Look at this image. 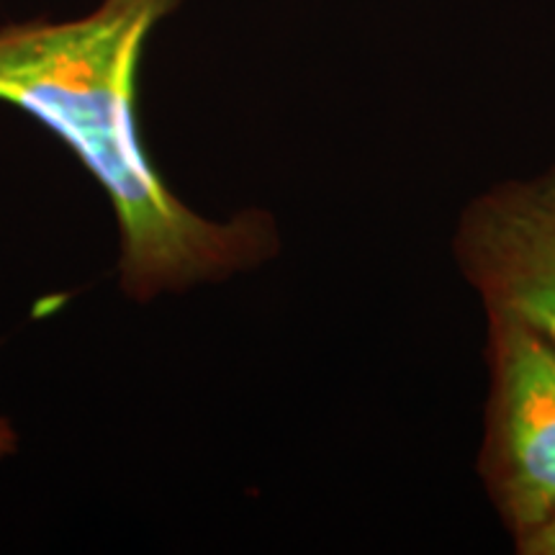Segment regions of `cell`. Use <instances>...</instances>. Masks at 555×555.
Masks as SVG:
<instances>
[{
	"instance_id": "1",
	"label": "cell",
	"mask_w": 555,
	"mask_h": 555,
	"mask_svg": "<svg viewBox=\"0 0 555 555\" xmlns=\"http://www.w3.org/2000/svg\"><path fill=\"white\" fill-rule=\"evenodd\" d=\"M180 0H103L75 21L0 29V101L50 129L99 180L121 234L124 294L152 301L247 273L281 249L260 208L214 221L168 189L137 124V73L152 29Z\"/></svg>"
},
{
	"instance_id": "2",
	"label": "cell",
	"mask_w": 555,
	"mask_h": 555,
	"mask_svg": "<svg viewBox=\"0 0 555 555\" xmlns=\"http://www.w3.org/2000/svg\"><path fill=\"white\" fill-rule=\"evenodd\" d=\"M486 367L476 470L517 543L555 517V343L522 319L489 311Z\"/></svg>"
},
{
	"instance_id": "3",
	"label": "cell",
	"mask_w": 555,
	"mask_h": 555,
	"mask_svg": "<svg viewBox=\"0 0 555 555\" xmlns=\"http://www.w3.org/2000/svg\"><path fill=\"white\" fill-rule=\"evenodd\" d=\"M453 258L486 314H512L555 343V165L504 178L463 206Z\"/></svg>"
},
{
	"instance_id": "4",
	"label": "cell",
	"mask_w": 555,
	"mask_h": 555,
	"mask_svg": "<svg viewBox=\"0 0 555 555\" xmlns=\"http://www.w3.org/2000/svg\"><path fill=\"white\" fill-rule=\"evenodd\" d=\"M515 551L519 555H555V517L547 519L535 532L517 540Z\"/></svg>"
},
{
	"instance_id": "5",
	"label": "cell",
	"mask_w": 555,
	"mask_h": 555,
	"mask_svg": "<svg viewBox=\"0 0 555 555\" xmlns=\"http://www.w3.org/2000/svg\"><path fill=\"white\" fill-rule=\"evenodd\" d=\"M18 450V435L5 416H0V457H9Z\"/></svg>"
}]
</instances>
